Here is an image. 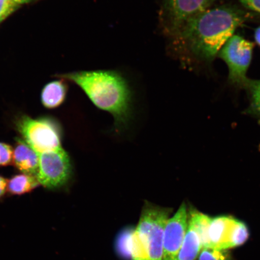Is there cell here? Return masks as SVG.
Returning <instances> with one entry per match:
<instances>
[{"mask_svg":"<svg viewBox=\"0 0 260 260\" xmlns=\"http://www.w3.org/2000/svg\"><path fill=\"white\" fill-rule=\"evenodd\" d=\"M253 44L239 35H233L219 51V57L229 67V80L238 85L248 86L246 74L252 60Z\"/></svg>","mask_w":260,"mask_h":260,"instance_id":"5b68a950","label":"cell"},{"mask_svg":"<svg viewBox=\"0 0 260 260\" xmlns=\"http://www.w3.org/2000/svg\"><path fill=\"white\" fill-rule=\"evenodd\" d=\"M245 19V13L233 6L209 8L188 19L177 32L195 56L211 61Z\"/></svg>","mask_w":260,"mask_h":260,"instance_id":"6da1fadb","label":"cell"},{"mask_svg":"<svg viewBox=\"0 0 260 260\" xmlns=\"http://www.w3.org/2000/svg\"><path fill=\"white\" fill-rule=\"evenodd\" d=\"M16 126L22 139L37 154L62 148L60 130L56 123L50 119L22 116L16 122Z\"/></svg>","mask_w":260,"mask_h":260,"instance_id":"277c9868","label":"cell"},{"mask_svg":"<svg viewBox=\"0 0 260 260\" xmlns=\"http://www.w3.org/2000/svg\"><path fill=\"white\" fill-rule=\"evenodd\" d=\"M64 77L79 86L98 108L111 114L116 128H125L128 124L132 113V92L121 74L99 70L80 71Z\"/></svg>","mask_w":260,"mask_h":260,"instance_id":"7a4b0ae2","label":"cell"},{"mask_svg":"<svg viewBox=\"0 0 260 260\" xmlns=\"http://www.w3.org/2000/svg\"><path fill=\"white\" fill-rule=\"evenodd\" d=\"M188 225V212L183 203L166 225L164 236L162 260H175L186 236Z\"/></svg>","mask_w":260,"mask_h":260,"instance_id":"9c48e42d","label":"cell"},{"mask_svg":"<svg viewBox=\"0 0 260 260\" xmlns=\"http://www.w3.org/2000/svg\"><path fill=\"white\" fill-rule=\"evenodd\" d=\"M249 237L245 223L232 216H218L211 219L209 230V246L229 250L243 245Z\"/></svg>","mask_w":260,"mask_h":260,"instance_id":"52a82bcc","label":"cell"},{"mask_svg":"<svg viewBox=\"0 0 260 260\" xmlns=\"http://www.w3.org/2000/svg\"><path fill=\"white\" fill-rule=\"evenodd\" d=\"M14 149L6 143L0 142V167H7L13 164Z\"/></svg>","mask_w":260,"mask_h":260,"instance_id":"9a60e30c","label":"cell"},{"mask_svg":"<svg viewBox=\"0 0 260 260\" xmlns=\"http://www.w3.org/2000/svg\"><path fill=\"white\" fill-rule=\"evenodd\" d=\"M248 86L251 90L253 108L260 115V80H250Z\"/></svg>","mask_w":260,"mask_h":260,"instance_id":"2e32d148","label":"cell"},{"mask_svg":"<svg viewBox=\"0 0 260 260\" xmlns=\"http://www.w3.org/2000/svg\"><path fill=\"white\" fill-rule=\"evenodd\" d=\"M18 6L11 0H0V22L11 14Z\"/></svg>","mask_w":260,"mask_h":260,"instance_id":"e0dca14e","label":"cell"},{"mask_svg":"<svg viewBox=\"0 0 260 260\" xmlns=\"http://www.w3.org/2000/svg\"><path fill=\"white\" fill-rule=\"evenodd\" d=\"M259 149H260V145H259Z\"/></svg>","mask_w":260,"mask_h":260,"instance_id":"7402d4cb","label":"cell"},{"mask_svg":"<svg viewBox=\"0 0 260 260\" xmlns=\"http://www.w3.org/2000/svg\"><path fill=\"white\" fill-rule=\"evenodd\" d=\"M11 1L15 3L16 5H19L28 3L29 2H30L31 0H11Z\"/></svg>","mask_w":260,"mask_h":260,"instance_id":"44dd1931","label":"cell"},{"mask_svg":"<svg viewBox=\"0 0 260 260\" xmlns=\"http://www.w3.org/2000/svg\"><path fill=\"white\" fill-rule=\"evenodd\" d=\"M37 154L39 170L37 178L40 185L54 190L68 183L73 168L70 156L63 148Z\"/></svg>","mask_w":260,"mask_h":260,"instance_id":"8992f818","label":"cell"},{"mask_svg":"<svg viewBox=\"0 0 260 260\" xmlns=\"http://www.w3.org/2000/svg\"><path fill=\"white\" fill-rule=\"evenodd\" d=\"M172 211L151 203L144 204L137 227L127 240L132 260H162L165 229Z\"/></svg>","mask_w":260,"mask_h":260,"instance_id":"3957f363","label":"cell"},{"mask_svg":"<svg viewBox=\"0 0 260 260\" xmlns=\"http://www.w3.org/2000/svg\"><path fill=\"white\" fill-rule=\"evenodd\" d=\"M67 88L61 81H54L48 83L42 91L41 102L47 109H55L64 102Z\"/></svg>","mask_w":260,"mask_h":260,"instance_id":"7c38bea8","label":"cell"},{"mask_svg":"<svg viewBox=\"0 0 260 260\" xmlns=\"http://www.w3.org/2000/svg\"><path fill=\"white\" fill-rule=\"evenodd\" d=\"M13 164L22 174L37 177L39 170V157L23 139H16Z\"/></svg>","mask_w":260,"mask_h":260,"instance_id":"8fae6325","label":"cell"},{"mask_svg":"<svg viewBox=\"0 0 260 260\" xmlns=\"http://www.w3.org/2000/svg\"><path fill=\"white\" fill-rule=\"evenodd\" d=\"M215 0H164L171 30L177 32L188 19L210 8Z\"/></svg>","mask_w":260,"mask_h":260,"instance_id":"30bf717a","label":"cell"},{"mask_svg":"<svg viewBox=\"0 0 260 260\" xmlns=\"http://www.w3.org/2000/svg\"><path fill=\"white\" fill-rule=\"evenodd\" d=\"M8 180L4 177L0 176V199L4 197L8 191Z\"/></svg>","mask_w":260,"mask_h":260,"instance_id":"d6986e66","label":"cell"},{"mask_svg":"<svg viewBox=\"0 0 260 260\" xmlns=\"http://www.w3.org/2000/svg\"><path fill=\"white\" fill-rule=\"evenodd\" d=\"M212 217L191 209L186 236L175 260H195L209 246V230Z\"/></svg>","mask_w":260,"mask_h":260,"instance_id":"ba28073f","label":"cell"},{"mask_svg":"<svg viewBox=\"0 0 260 260\" xmlns=\"http://www.w3.org/2000/svg\"><path fill=\"white\" fill-rule=\"evenodd\" d=\"M229 250L207 247L204 248L198 256V260H232Z\"/></svg>","mask_w":260,"mask_h":260,"instance_id":"5bb4252c","label":"cell"},{"mask_svg":"<svg viewBox=\"0 0 260 260\" xmlns=\"http://www.w3.org/2000/svg\"><path fill=\"white\" fill-rule=\"evenodd\" d=\"M40 185L37 177L21 173L8 180V191L12 195H22L31 192Z\"/></svg>","mask_w":260,"mask_h":260,"instance_id":"4fadbf2b","label":"cell"},{"mask_svg":"<svg viewBox=\"0 0 260 260\" xmlns=\"http://www.w3.org/2000/svg\"><path fill=\"white\" fill-rule=\"evenodd\" d=\"M247 9L260 13V0H239Z\"/></svg>","mask_w":260,"mask_h":260,"instance_id":"ac0fdd59","label":"cell"},{"mask_svg":"<svg viewBox=\"0 0 260 260\" xmlns=\"http://www.w3.org/2000/svg\"><path fill=\"white\" fill-rule=\"evenodd\" d=\"M255 40L256 43L260 46V26L256 29L255 31Z\"/></svg>","mask_w":260,"mask_h":260,"instance_id":"ffe728a7","label":"cell"}]
</instances>
